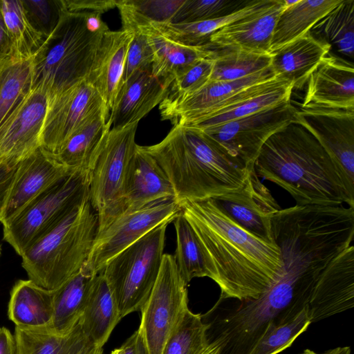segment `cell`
<instances>
[{
	"mask_svg": "<svg viewBox=\"0 0 354 354\" xmlns=\"http://www.w3.org/2000/svg\"><path fill=\"white\" fill-rule=\"evenodd\" d=\"M0 354H17L15 336L6 327L0 328Z\"/></svg>",
	"mask_w": 354,
	"mask_h": 354,
	"instance_id": "cell-49",
	"label": "cell"
},
{
	"mask_svg": "<svg viewBox=\"0 0 354 354\" xmlns=\"http://www.w3.org/2000/svg\"><path fill=\"white\" fill-rule=\"evenodd\" d=\"M142 147L167 175L180 205L236 192L254 169L235 162L201 131L180 125L160 142Z\"/></svg>",
	"mask_w": 354,
	"mask_h": 354,
	"instance_id": "cell-3",
	"label": "cell"
},
{
	"mask_svg": "<svg viewBox=\"0 0 354 354\" xmlns=\"http://www.w3.org/2000/svg\"><path fill=\"white\" fill-rule=\"evenodd\" d=\"M137 32L147 35L153 51L152 75L167 87L176 77L196 62L214 57L216 53V49L209 43L201 46H185L164 37L149 26Z\"/></svg>",
	"mask_w": 354,
	"mask_h": 354,
	"instance_id": "cell-25",
	"label": "cell"
},
{
	"mask_svg": "<svg viewBox=\"0 0 354 354\" xmlns=\"http://www.w3.org/2000/svg\"><path fill=\"white\" fill-rule=\"evenodd\" d=\"M1 245H0V257H1Z\"/></svg>",
	"mask_w": 354,
	"mask_h": 354,
	"instance_id": "cell-53",
	"label": "cell"
},
{
	"mask_svg": "<svg viewBox=\"0 0 354 354\" xmlns=\"http://www.w3.org/2000/svg\"><path fill=\"white\" fill-rule=\"evenodd\" d=\"M0 7L11 40V57L19 59L32 57L45 38L30 24L22 1L0 0Z\"/></svg>",
	"mask_w": 354,
	"mask_h": 354,
	"instance_id": "cell-36",
	"label": "cell"
},
{
	"mask_svg": "<svg viewBox=\"0 0 354 354\" xmlns=\"http://www.w3.org/2000/svg\"><path fill=\"white\" fill-rule=\"evenodd\" d=\"M103 112L110 111L87 80L48 100L41 147L56 153L78 129Z\"/></svg>",
	"mask_w": 354,
	"mask_h": 354,
	"instance_id": "cell-12",
	"label": "cell"
},
{
	"mask_svg": "<svg viewBox=\"0 0 354 354\" xmlns=\"http://www.w3.org/2000/svg\"><path fill=\"white\" fill-rule=\"evenodd\" d=\"M310 322H317L354 306V246L335 257L322 272L308 303Z\"/></svg>",
	"mask_w": 354,
	"mask_h": 354,
	"instance_id": "cell-18",
	"label": "cell"
},
{
	"mask_svg": "<svg viewBox=\"0 0 354 354\" xmlns=\"http://www.w3.org/2000/svg\"><path fill=\"white\" fill-rule=\"evenodd\" d=\"M17 354H103L84 333L79 322L71 329L59 332L48 326H15Z\"/></svg>",
	"mask_w": 354,
	"mask_h": 354,
	"instance_id": "cell-23",
	"label": "cell"
},
{
	"mask_svg": "<svg viewBox=\"0 0 354 354\" xmlns=\"http://www.w3.org/2000/svg\"><path fill=\"white\" fill-rule=\"evenodd\" d=\"M203 354H218V348L209 345L208 349Z\"/></svg>",
	"mask_w": 354,
	"mask_h": 354,
	"instance_id": "cell-51",
	"label": "cell"
},
{
	"mask_svg": "<svg viewBox=\"0 0 354 354\" xmlns=\"http://www.w3.org/2000/svg\"><path fill=\"white\" fill-rule=\"evenodd\" d=\"M272 1L251 0L244 7L218 18L185 24H156L153 28L164 37L185 46L204 45L209 43V37L217 30L262 10Z\"/></svg>",
	"mask_w": 354,
	"mask_h": 354,
	"instance_id": "cell-32",
	"label": "cell"
},
{
	"mask_svg": "<svg viewBox=\"0 0 354 354\" xmlns=\"http://www.w3.org/2000/svg\"><path fill=\"white\" fill-rule=\"evenodd\" d=\"M295 120L317 139L354 188V111L297 109Z\"/></svg>",
	"mask_w": 354,
	"mask_h": 354,
	"instance_id": "cell-16",
	"label": "cell"
},
{
	"mask_svg": "<svg viewBox=\"0 0 354 354\" xmlns=\"http://www.w3.org/2000/svg\"><path fill=\"white\" fill-rule=\"evenodd\" d=\"M184 0H117L122 29L132 32L154 24L170 23Z\"/></svg>",
	"mask_w": 354,
	"mask_h": 354,
	"instance_id": "cell-37",
	"label": "cell"
},
{
	"mask_svg": "<svg viewBox=\"0 0 354 354\" xmlns=\"http://www.w3.org/2000/svg\"><path fill=\"white\" fill-rule=\"evenodd\" d=\"M153 62V51L147 35L134 32L127 55L123 82L138 71H151Z\"/></svg>",
	"mask_w": 354,
	"mask_h": 354,
	"instance_id": "cell-44",
	"label": "cell"
},
{
	"mask_svg": "<svg viewBox=\"0 0 354 354\" xmlns=\"http://www.w3.org/2000/svg\"><path fill=\"white\" fill-rule=\"evenodd\" d=\"M307 306L292 319L268 327L249 354H277L289 347L311 324Z\"/></svg>",
	"mask_w": 354,
	"mask_h": 354,
	"instance_id": "cell-40",
	"label": "cell"
},
{
	"mask_svg": "<svg viewBox=\"0 0 354 354\" xmlns=\"http://www.w3.org/2000/svg\"><path fill=\"white\" fill-rule=\"evenodd\" d=\"M111 354H149L142 335L138 328L118 348Z\"/></svg>",
	"mask_w": 354,
	"mask_h": 354,
	"instance_id": "cell-46",
	"label": "cell"
},
{
	"mask_svg": "<svg viewBox=\"0 0 354 354\" xmlns=\"http://www.w3.org/2000/svg\"><path fill=\"white\" fill-rule=\"evenodd\" d=\"M300 354H318V353H315L313 351H311L310 349H306L303 353H301Z\"/></svg>",
	"mask_w": 354,
	"mask_h": 354,
	"instance_id": "cell-52",
	"label": "cell"
},
{
	"mask_svg": "<svg viewBox=\"0 0 354 354\" xmlns=\"http://www.w3.org/2000/svg\"><path fill=\"white\" fill-rule=\"evenodd\" d=\"M109 115L103 112L76 131L54 154L57 160L71 171L90 173L111 128Z\"/></svg>",
	"mask_w": 354,
	"mask_h": 354,
	"instance_id": "cell-27",
	"label": "cell"
},
{
	"mask_svg": "<svg viewBox=\"0 0 354 354\" xmlns=\"http://www.w3.org/2000/svg\"><path fill=\"white\" fill-rule=\"evenodd\" d=\"M309 32L330 46V55L353 64L354 0H342L319 20Z\"/></svg>",
	"mask_w": 354,
	"mask_h": 354,
	"instance_id": "cell-31",
	"label": "cell"
},
{
	"mask_svg": "<svg viewBox=\"0 0 354 354\" xmlns=\"http://www.w3.org/2000/svg\"><path fill=\"white\" fill-rule=\"evenodd\" d=\"M201 315L185 311L167 339L162 354H203L209 348Z\"/></svg>",
	"mask_w": 354,
	"mask_h": 354,
	"instance_id": "cell-39",
	"label": "cell"
},
{
	"mask_svg": "<svg viewBox=\"0 0 354 354\" xmlns=\"http://www.w3.org/2000/svg\"><path fill=\"white\" fill-rule=\"evenodd\" d=\"M95 275L83 266L53 290V314L48 327L63 332L71 329L79 322Z\"/></svg>",
	"mask_w": 354,
	"mask_h": 354,
	"instance_id": "cell-30",
	"label": "cell"
},
{
	"mask_svg": "<svg viewBox=\"0 0 354 354\" xmlns=\"http://www.w3.org/2000/svg\"><path fill=\"white\" fill-rule=\"evenodd\" d=\"M89 172L73 171L3 225V239L21 256L74 207L88 197Z\"/></svg>",
	"mask_w": 354,
	"mask_h": 354,
	"instance_id": "cell-7",
	"label": "cell"
},
{
	"mask_svg": "<svg viewBox=\"0 0 354 354\" xmlns=\"http://www.w3.org/2000/svg\"><path fill=\"white\" fill-rule=\"evenodd\" d=\"M214 56L201 59L176 77L160 104H167L179 100L205 86L210 79Z\"/></svg>",
	"mask_w": 354,
	"mask_h": 354,
	"instance_id": "cell-42",
	"label": "cell"
},
{
	"mask_svg": "<svg viewBox=\"0 0 354 354\" xmlns=\"http://www.w3.org/2000/svg\"><path fill=\"white\" fill-rule=\"evenodd\" d=\"M176 233L175 259L187 285L195 277H211L207 257L196 232L182 212L174 219Z\"/></svg>",
	"mask_w": 354,
	"mask_h": 354,
	"instance_id": "cell-34",
	"label": "cell"
},
{
	"mask_svg": "<svg viewBox=\"0 0 354 354\" xmlns=\"http://www.w3.org/2000/svg\"><path fill=\"white\" fill-rule=\"evenodd\" d=\"M17 166L0 167V216Z\"/></svg>",
	"mask_w": 354,
	"mask_h": 354,
	"instance_id": "cell-47",
	"label": "cell"
},
{
	"mask_svg": "<svg viewBox=\"0 0 354 354\" xmlns=\"http://www.w3.org/2000/svg\"><path fill=\"white\" fill-rule=\"evenodd\" d=\"M180 212L175 198H169L117 216L97 230L84 267L98 274L115 255L160 224L174 221Z\"/></svg>",
	"mask_w": 354,
	"mask_h": 354,
	"instance_id": "cell-10",
	"label": "cell"
},
{
	"mask_svg": "<svg viewBox=\"0 0 354 354\" xmlns=\"http://www.w3.org/2000/svg\"><path fill=\"white\" fill-rule=\"evenodd\" d=\"M270 53H259L237 48L216 49L209 82L242 79L270 66Z\"/></svg>",
	"mask_w": 354,
	"mask_h": 354,
	"instance_id": "cell-38",
	"label": "cell"
},
{
	"mask_svg": "<svg viewBox=\"0 0 354 354\" xmlns=\"http://www.w3.org/2000/svg\"><path fill=\"white\" fill-rule=\"evenodd\" d=\"M71 172L54 153L39 147L16 167L0 216L1 224L11 221L32 200Z\"/></svg>",
	"mask_w": 354,
	"mask_h": 354,
	"instance_id": "cell-15",
	"label": "cell"
},
{
	"mask_svg": "<svg viewBox=\"0 0 354 354\" xmlns=\"http://www.w3.org/2000/svg\"><path fill=\"white\" fill-rule=\"evenodd\" d=\"M133 35L124 29L107 31L87 80L100 93L109 111L123 84L127 55Z\"/></svg>",
	"mask_w": 354,
	"mask_h": 354,
	"instance_id": "cell-22",
	"label": "cell"
},
{
	"mask_svg": "<svg viewBox=\"0 0 354 354\" xmlns=\"http://www.w3.org/2000/svg\"><path fill=\"white\" fill-rule=\"evenodd\" d=\"M330 50L328 44L308 32L271 53L270 67L277 78L291 82L294 88H301Z\"/></svg>",
	"mask_w": 354,
	"mask_h": 354,
	"instance_id": "cell-24",
	"label": "cell"
},
{
	"mask_svg": "<svg viewBox=\"0 0 354 354\" xmlns=\"http://www.w3.org/2000/svg\"><path fill=\"white\" fill-rule=\"evenodd\" d=\"M33 56L0 61V124L32 88Z\"/></svg>",
	"mask_w": 354,
	"mask_h": 354,
	"instance_id": "cell-35",
	"label": "cell"
},
{
	"mask_svg": "<svg viewBox=\"0 0 354 354\" xmlns=\"http://www.w3.org/2000/svg\"><path fill=\"white\" fill-rule=\"evenodd\" d=\"M251 0H184L170 23L202 21L229 15Z\"/></svg>",
	"mask_w": 354,
	"mask_h": 354,
	"instance_id": "cell-41",
	"label": "cell"
},
{
	"mask_svg": "<svg viewBox=\"0 0 354 354\" xmlns=\"http://www.w3.org/2000/svg\"><path fill=\"white\" fill-rule=\"evenodd\" d=\"M63 7L69 12H94L103 14L116 7L117 0H62Z\"/></svg>",
	"mask_w": 354,
	"mask_h": 354,
	"instance_id": "cell-45",
	"label": "cell"
},
{
	"mask_svg": "<svg viewBox=\"0 0 354 354\" xmlns=\"http://www.w3.org/2000/svg\"><path fill=\"white\" fill-rule=\"evenodd\" d=\"M213 200L241 227L264 241L274 242L272 218L281 209L254 169L241 189Z\"/></svg>",
	"mask_w": 354,
	"mask_h": 354,
	"instance_id": "cell-17",
	"label": "cell"
},
{
	"mask_svg": "<svg viewBox=\"0 0 354 354\" xmlns=\"http://www.w3.org/2000/svg\"><path fill=\"white\" fill-rule=\"evenodd\" d=\"M254 169L286 190L296 205L354 207V188L317 139L295 120L266 140Z\"/></svg>",
	"mask_w": 354,
	"mask_h": 354,
	"instance_id": "cell-2",
	"label": "cell"
},
{
	"mask_svg": "<svg viewBox=\"0 0 354 354\" xmlns=\"http://www.w3.org/2000/svg\"><path fill=\"white\" fill-rule=\"evenodd\" d=\"M31 26L46 39L57 26L64 7L62 0H22Z\"/></svg>",
	"mask_w": 354,
	"mask_h": 354,
	"instance_id": "cell-43",
	"label": "cell"
},
{
	"mask_svg": "<svg viewBox=\"0 0 354 354\" xmlns=\"http://www.w3.org/2000/svg\"><path fill=\"white\" fill-rule=\"evenodd\" d=\"M323 354H351L350 347H337L330 349Z\"/></svg>",
	"mask_w": 354,
	"mask_h": 354,
	"instance_id": "cell-50",
	"label": "cell"
},
{
	"mask_svg": "<svg viewBox=\"0 0 354 354\" xmlns=\"http://www.w3.org/2000/svg\"><path fill=\"white\" fill-rule=\"evenodd\" d=\"M293 88L291 82L284 80L268 90L239 100L183 127L202 131L246 117L263 109L290 102Z\"/></svg>",
	"mask_w": 354,
	"mask_h": 354,
	"instance_id": "cell-33",
	"label": "cell"
},
{
	"mask_svg": "<svg viewBox=\"0 0 354 354\" xmlns=\"http://www.w3.org/2000/svg\"><path fill=\"white\" fill-rule=\"evenodd\" d=\"M12 44L0 7V61L11 57Z\"/></svg>",
	"mask_w": 354,
	"mask_h": 354,
	"instance_id": "cell-48",
	"label": "cell"
},
{
	"mask_svg": "<svg viewBox=\"0 0 354 354\" xmlns=\"http://www.w3.org/2000/svg\"><path fill=\"white\" fill-rule=\"evenodd\" d=\"M342 0H297L279 15L270 53L308 33L311 28Z\"/></svg>",
	"mask_w": 354,
	"mask_h": 354,
	"instance_id": "cell-29",
	"label": "cell"
},
{
	"mask_svg": "<svg viewBox=\"0 0 354 354\" xmlns=\"http://www.w3.org/2000/svg\"><path fill=\"white\" fill-rule=\"evenodd\" d=\"M48 97L41 87H32L0 124V167L17 166L41 147Z\"/></svg>",
	"mask_w": 354,
	"mask_h": 354,
	"instance_id": "cell-14",
	"label": "cell"
},
{
	"mask_svg": "<svg viewBox=\"0 0 354 354\" xmlns=\"http://www.w3.org/2000/svg\"><path fill=\"white\" fill-rule=\"evenodd\" d=\"M101 15L64 8L57 26L33 56L32 87L42 88L50 100L88 80L109 30Z\"/></svg>",
	"mask_w": 354,
	"mask_h": 354,
	"instance_id": "cell-4",
	"label": "cell"
},
{
	"mask_svg": "<svg viewBox=\"0 0 354 354\" xmlns=\"http://www.w3.org/2000/svg\"><path fill=\"white\" fill-rule=\"evenodd\" d=\"M169 222L155 227L111 259L101 271L122 319L140 311L158 278Z\"/></svg>",
	"mask_w": 354,
	"mask_h": 354,
	"instance_id": "cell-6",
	"label": "cell"
},
{
	"mask_svg": "<svg viewBox=\"0 0 354 354\" xmlns=\"http://www.w3.org/2000/svg\"><path fill=\"white\" fill-rule=\"evenodd\" d=\"M138 124L111 129L90 171L88 198L97 215L121 195L128 167L138 146Z\"/></svg>",
	"mask_w": 354,
	"mask_h": 354,
	"instance_id": "cell-11",
	"label": "cell"
},
{
	"mask_svg": "<svg viewBox=\"0 0 354 354\" xmlns=\"http://www.w3.org/2000/svg\"><path fill=\"white\" fill-rule=\"evenodd\" d=\"M169 198H175L169 178L157 161L142 146L138 145L128 167L120 198L97 215V230L124 213Z\"/></svg>",
	"mask_w": 354,
	"mask_h": 354,
	"instance_id": "cell-13",
	"label": "cell"
},
{
	"mask_svg": "<svg viewBox=\"0 0 354 354\" xmlns=\"http://www.w3.org/2000/svg\"><path fill=\"white\" fill-rule=\"evenodd\" d=\"M53 314V290L30 279L16 281L8 302V316L15 326H48Z\"/></svg>",
	"mask_w": 354,
	"mask_h": 354,
	"instance_id": "cell-28",
	"label": "cell"
},
{
	"mask_svg": "<svg viewBox=\"0 0 354 354\" xmlns=\"http://www.w3.org/2000/svg\"><path fill=\"white\" fill-rule=\"evenodd\" d=\"M187 286L174 256L164 254L156 281L140 310L138 329L149 354H162L167 339L188 308Z\"/></svg>",
	"mask_w": 354,
	"mask_h": 354,
	"instance_id": "cell-9",
	"label": "cell"
},
{
	"mask_svg": "<svg viewBox=\"0 0 354 354\" xmlns=\"http://www.w3.org/2000/svg\"><path fill=\"white\" fill-rule=\"evenodd\" d=\"M297 111L288 102L200 131L235 162L253 168L266 140L293 121Z\"/></svg>",
	"mask_w": 354,
	"mask_h": 354,
	"instance_id": "cell-8",
	"label": "cell"
},
{
	"mask_svg": "<svg viewBox=\"0 0 354 354\" xmlns=\"http://www.w3.org/2000/svg\"><path fill=\"white\" fill-rule=\"evenodd\" d=\"M169 90L151 71H138L124 81L110 111L111 128L138 122L160 104Z\"/></svg>",
	"mask_w": 354,
	"mask_h": 354,
	"instance_id": "cell-21",
	"label": "cell"
},
{
	"mask_svg": "<svg viewBox=\"0 0 354 354\" xmlns=\"http://www.w3.org/2000/svg\"><path fill=\"white\" fill-rule=\"evenodd\" d=\"M121 319L115 299L100 272L93 279L79 319L81 328L95 345L103 347Z\"/></svg>",
	"mask_w": 354,
	"mask_h": 354,
	"instance_id": "cell-26",
	"label": "cell"
},
{
	"mask_svg": "<svg viewBox=\"0 0 354 354\" xmlns=\"http://www.w3.org/2000/svg\"><path fill=\"white\" fill-rule=\"evenodd\" d=\"M181 212L196 232L220 288L219 299H257L281 266L280 250L233 221L213 199L186 202Z\"/></svg>",
	"mask_w": 354,
	"mask_h": 354,
	"instance_id": "cell-1",
	"label": "cell"
},
{
	"mask_svg": "<svg viewBox=\"0 0 354 354\" xmlns=\"http://www.w3.org/2000/svg\"><path fill=\"white\" fill-rule=\"evenodd\" d=\"M97 227L87 197L21 256L29 279L50 290L61 286L86 262Z\"/></svg>",
	"mask_w": 354,
	"mask_h": 354,
	"instance_id": "cell-5",
	"label": "cell"
},
{
	"mask_svg": "<svg viewBox=\"0 0 354 354\" xmlns=\"http://www.w3.org/2000/svg\"><path fill=\"white\" fill-rule=\"evenodd\" d=\"M353 66L328 53L309 77L301 109L354 111Z\"/></svg>",
	"mask_w": 354,
	"mask_h": 354,
	"instance_id": "cell-19",
	"label": "cell"
},
{
	"mask_svg": "<svg viewBox=\"0 0 354 354\" xmlns=\"http://www.w3.org/2000/svg\"><path fill=\"white\" fill-rule=\"evenodd\" d=\"M285 8L284 0H273L262 10L215 32L209 37V44L216 49L270 53L274 29Z\"/></svg>",
	"mask_w": 354,
	"mask_h": 354,
	"instance_id": "cell-20",
	"label": "cell"
}]
</instances>
